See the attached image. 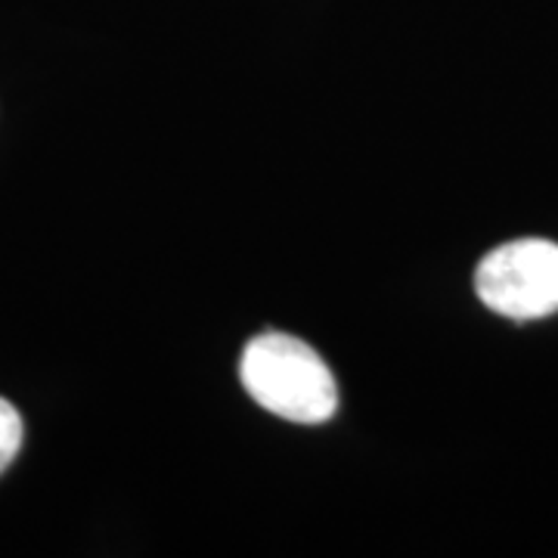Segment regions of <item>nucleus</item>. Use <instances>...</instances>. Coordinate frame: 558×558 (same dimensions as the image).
Returning a JSON list of instances; mask_svg holds the SVG:
<instances>
[{"label":"nucleus","instance_id":"obj_1","mask_svg":"<svg viewBox=\"0 0 558 558\" xmlns=\"http://www.w3.org/2000/svg\"><path fill=\"white\" fill-rule=\"evenodd\" d=\"M240 379L258 407L286 422L317 425L339 410V385L326 360L286 332H264L245 344Z\"/></svg>","mask_w":558,"mask_h":558},{"label":"nucleus","instance_id":"obj_2","mask_svg":"<svg viewBox=\"0 0 558 558\" xmlns=\"http://www.w3.org/2000/svg\"><path fill=\"white\" fill-rule=\"evenodd\" d=\"M475 292L494 314L519 323L558 314V242L515 240L487 252Z\"/></svg>","mask_w":558,"mask_h":558},{"label":"nucleus","instance_id":"obj_3","mask_svg":"<svg viewBox=\"0 0 558 558\" xmlns=\"http://www.w3.org/2000/svg\"><path fill=\"white\" fill-rule=\"evenodd\" d=\"M22 416L20 410L7 398H0V475L10 469V462L20 457L22 450Z\"/></svg>","mask_w":558,"mask_h":558}]
</instances>
